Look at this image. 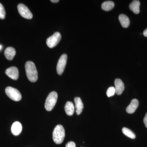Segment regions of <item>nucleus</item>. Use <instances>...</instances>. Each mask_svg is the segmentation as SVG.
<instances>
[{
    "mask_svg": "<svg viewBox=\"0 0 147 147\" xmlns=\"http://www.w3.org/2000/svg\"><path fill=\"white\" fill-rule=\"evenodd\" d=\"M75 108L76 115H80L82 113L84 106L82 99L80 97H76L74 98Z\"/></svg>",
    "mask_w": 147,
    "mask_h": 147,
    "instance_id": "11",
    "label": "nucleus"
},
{
    "mask_svg": "<svg viewBox=\"0 0 147 147\" xmlns=\"http://www.w3.org/2000/svg\"><path fill=\"white\" fill-rule=\"evenodd\" d=\"M140 2L139 1L134 0L129 4V8L134 13L138 14L140 12Z\"/></svg>",
    "mask_w": 147,
    "mask_h": 147,
    "instance_id": "14",
    "label": "nucleus"
},
{
    "mask_svg": "<svg viewBox=\"0 0 147 147\" xmlns=\"http://www.w3.org/2000/svg\"><path fill=\"white\" fill-rule=\"evenodd\" d=\"M58 98L57 92L53 91L50 92L45 100V108L47 111L53 110L56 105Z\"/></svg>",
    "mask_w": 147,
    "mask_h": 147,
    "instance_id": "3",
    "label": "nucleus"
},
{
    "mask_svg": "<svg viewBox=\"0 0 147 147\" xmlns=\"http://www.w3.org/2000/svg\"><path fill=\"white\" fill-rule=\"evenodd\" d=\"M122 132L125 135L131 139H134L136 138V135L134 132L127 127H124L123 128Z\"/></svg>",
    "mask_w": 147,
    "mask_h": 147,
    "instance_id": "18",
    "label": "nucleus"
},
{
    "mask_svg": "<svg viewBox=\"0 0 147 147\" xmlns=\"http://www.w3.org/2000/svg\"><path fill=\"white\" fill-rule=\"evenodd\" d=\"M67 59V55L64 54L61 56L59 59L57 67V72L59 75H61L63 73L66 65Z\"/></svg>",
    "mask_w": 147,
    "mask_h": 147,
    "instance_id": "7",
    "label": "nucleus"
},
{
    "mask_svg": "<svg viewBox=\"0 0 147 147\" xmlns=\"http://www.w3.org/2000/svg\"><path fill=\"white\" fill-rule=\"evenodd\" d=\"M74 105L71 101H67L65 106V110L67 115L71 116L73 115L74 112Z\"/></svg>",
    "mask_w": 147,
    "mask_h": 147,
    "instance_id": "16",
    "label": "nucleus"
},
{
    "mask_svg": "<svg viewBox=\"0 0 147 147\" xmlns=\"http://www.w3.org/2000/svg\"><path fill=\"white\" fill-rule=\"evenodd\" d=\"M59 0H53V1L51 0V1L53 3H55L58 2H59Z\"/></svg>",
    "mask_w": 147,
    "mask_h": 147,
    "instance_id": "24",
    "label": "nucleus"
},
{
    "mask_svg": "<svg viewBox=\"0 0 147 147\" xmlns=\"http://www.w3.org/2000/svg\"><path fill=\"white\" fill-rule=\"evenodd\" d=\"M2 48V46L1 45H0V50H1V49Z\"/></svg>",
    "mask_w": 147,
    "mask_h": 147,
    "instance_id": "25",
    "label": "nucleus"
},
{
    "mask_svg": "<svg viewBox=\"0 0 147 147\" xmlns=\"http://www.w3.org/2000/svg\"><path fill=\"white\" fill-rule=\"evenodd\" d=\"M17 8L18 12L22 17L28 19H31L32 18V13L26 6L24 4H19L17 6Z\"/></svg>",
    "mask_w": 147,
    "mask_h": 147,
    "instance_id": "6",
    "label": "nucleus"
},
{
    "mask_svg": "<svg viewBox=\"0 0 147 147\" xmlns=\"http://www.w3.org/2000/svg\"><path fill=\"white\" fill-rule=\"evenodd\" d=\"M61 39V35L59 32L55 33L52 36L49 37L46 40V43L48 47L53 48L57 46Z\"/></svg>",
    "mask_w": 147,
    "mask_h": 147,
    "instance_id": "5",
    "label": "nucleus"
},
{
    "mask_svg": "<svg viewBox=\"0 0 147 147\" xmlns=\"http://www.w3.org/2000/svg\"><path fill=\"white\" fill-rule=\"evenodd\" d=\"M5 74L10 78L14 80H17L19 77V72L18 68L16 67H11L6 70Z\"/></svg>",
    "mask_w": 147,
    "mask_h": 147,
    "instance_id": "8",
    "label": "nucleus"
},
{
    "mask_svg": "<svg viewBox=\"0 0 147 147\" xmlns=\"http://www.w3.org/2000/svg\"><path fill=\"white\" fill-rule=\"evenodd\" d=\"M115 7V3L112 1H106L102 3L101 8L103 10L109 11L113 9Z\"/></svg>",
    "mask_w": 147,
    "mask_h": 147,
    "instance_id": "17",
    "label": "nucleus"
},
{
    "mask_svg": "<svg viewBox=\"0 0 147 147\" xmlns=\"http://www.w3.org/2000/svg\"><path fill=\"white\" fill-rule=\"evenodd\" d=\"M5 92L7 96L14 101H20L22 98V96L20 92L18 90L12 87H7L5 88Z\"/></svg>",
    "mask_w": 147,
    "mask_h": 147,
    "instance_id": "4",
    "label": "nucleus"
},
{
    "mask_svg": "<svg viewBox=\"0 0 147 147\" xmlns=\"http://www.w3.org/2000/svg\"><path fill=\"white\" fill-rule=\"evenodd\" d=\"M144 122L145 126L147 128V113L146 114V115H145L144 118Z\"/></svg>",
    "mask_w": 147,
    "mask_h": 147,
    "instance_id": "22",
    "label": "nucleus"
},
{
    "mask_svg": "<svg viewBox=\"0 0 147 147\" xmlns=\"http://www.w3.org/2000/svg\"><path fill=\"white\" fill-rule=\"evenodd\" d=\"M6 12L3 6L0 3V19H4L5 17Z\"/></svg>",
    "mask_w": 147,
    "mask_h": 147,
    "instance_id": "20",
    "label": "nucleus"
},
{
    "mask_svg": "<svg viewBox=\"0 0 147 147\" xmlns=\"http://www.w3.org/2000/svg\"><path fill=\"white\" fill-rule=\"evenodd\" d=\"M53 137L55 144H60L63 142L65 137V131L62 125H58L55 127L53 130Z\"/></svg>",
    "mask_w": 147,
    "mask_h": 147,
    "instance_id": "2",
    "label": "nucleus"
},
{
    "mask_svg": "<svg viewBox=\"0 0 147 147\" xmlns=\"http://www.w3.org/2000/svg\"><path fill=\"white\" fill-rule=\"evenodd\" d=\"M65 147H76V144L74 142H69L66 144Z\"/></svg>",
    "mask_w": 147,
    "mask_h": 147,
    "instance_id": "21",
    "label": "nucleus"
},
{
    "mask_svg": "<svg viewBox=\"0 0 147 147\" xmlns=\"http://www.w3.org/2000/svg\"><path fill=\"white\" fill-rule=\"evenodd\" d=\"M139 105V101L137 99H132L129 105L127 107L126 109L127 113L129 114H133L137 110Z\"/></svg>",
    "mask_w": 147,
    "mask_h": 147,
    "instance_id": "10",
    "label": "nucleus"
},
{
    "mask_svg": "<svg viewBox=\"0 0 147 147\" xmlns=\"http://www.w3.org/2000/svg\"><path fill=\"white\" fill-rule=\"evenodd\" d=\"M115 93V87H110L107 90L106 94L108 97H111L114 95Z\"/></svg>",
    "mask_w": 147,
    "mask_h": 147,
    "instance_id": "19",
    "label": "nucleus"
},
{
    "mask_svg": "<svg viewBox=\"0 0 147 147\" xmlns=\"http://www.w3.org/2000/svg\"><path fill=\"white\" fill-rule=\"evenodd\" d=\"M143 34H144L145 36L147 37V28L146 29V30L144 31V32H143Z\"/></svg>",
    "mask_w": 147,
    "mask_h": 147,
    "instance_id": "23",
    "label": "nucleus"
},
{
    "mask_svg": "<svg viewBox=\"0 0 147 147\" xmlns=\"http://www.w3.org/2000/svg\"><path fill=\"white\" fill-rule=\"evenodd\" d=\"M22 130V125L19 122H15L11 126V132H12V134L15 136L19 135L21 133Z\"/></svg>",
    "mask_w": 147,
    "mask_h": 147,
    "instance_id": "13",
    "label": "nucleus"
},
{
    "mask_svg": "<svg viewBox=\"0 0 147 147\" xmlns=\"http://www.w3.org/2000/svg\"><path fill=\"white\" fill-rule=\"evenodd\" d=\"M16 54V50L13 47H7L4 52V55L5 58L9 61L13 60Z\"/></svg>",
    "mask_w": 147,
    "mask_h": 147,
    "instance_id": "12",
    "label": "nucleus"
},
{
    "mask_svg": "<svg viewBox=\"0 0 147 147\" xmlns=\"http://www.w3.org/2000/svg\"><path fill=\"white\" fill-rule=\"evenodd\" d=\"M26 73L30 82H36L38 79V72L34 63L31 61H28L25 64Z\"/></svg>",
    "mask_w": 147,
    "mask_h": 147,
    "instance_id": "1",
    "label": "nucleus"
},
{
    "mask_svg": "<svg viewBox=\"0 0 147 147\" xmlns=\"http://www.w3.org/2000/svg\"><path fill=\"white\" fill-rule=\"evenodd\" d=\"M115 89L116 93L120 95L121 94L124 90V84L120 79H117L115 81Z\"/></svg>",
    "mask_w": 147,
    "mask_h": 147,
    "instance_id": "9",
    "label": "nucleus"
},
{
    "mask_svg": "<svg viewBox=\"0 0 147 147\" xmlns=\"http://www.w3.org/2000/svg\"><path fill=\"white\" fill-rule=\"evenodd\" d=\"M119 21L121 25L124 28H128L130 24L129 18L125 14H121L119 16Z\"/></svg>",
    "mask_w": 147,
    "mask_h": 147,
    "instance_id": "15",
    "label": "nucleus"
}]
</instances>
